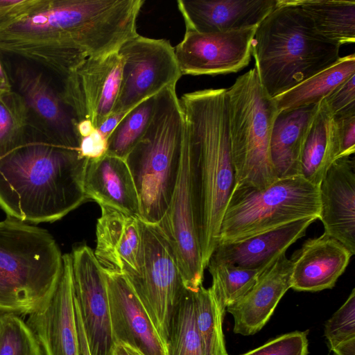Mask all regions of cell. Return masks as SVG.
<instances>
[{
  "label": "cell",
  "instance_id": "cell-1",
  "mask_svg": "<svg viewBox=\"0 0 355 355\" xmlns=\"http://www.w3.org/2000/svg\"><path fill=\"white\" fill-rule=\"evenodd\" d=\"M144 0H42L0 28V51L38 64L60 82L87 58L105 57L137 35Z\"/></svg>",
  "mask_w": 355,
  "mask_h": 355
},
{
  "label": "cell",
  "instance_id": "cell-2",
  "mask_svg": "<svg viewBox=\"0 0 355 355\" xmlns=\"http://www.w3.org/2000/svg\"><path fill=\"white\" fill-rule=\"evenodd\" d=\"M87 160L28 125L23 140L0 155V208L27 223L61 219L87 201Z\"/></svg>",
  "mask_w": 355,
  "mask_h": 355
},
{
  "label": "cell",
  "instance_id": "cell-3",
  "mask_svg": "<svg viewBox=\"0 0 355 355\" xmlns=\"http://www.w3.org/2000/svg\"><path fill=\"white\" fill-rule=\"evenodd\" d=\"M184 120L202 263L207 268L218 245L224 213L235 184L226 89L184 94Z\"/></svg>",
  "mask_w": 355,
  "mask_h": 355
},
{
  "label": "cell",
  "instance_id": "cell-4",
  "mask_svg": "<svg viewBox=\"0 0 355 355\" xmlns=\"http://www.w3.org/2000/svg\"><path fill=\"white\" fill-rule=\"evenodd\" d=\"M340 47L318 33L295 0H278L257 27L252 55L261 84L274 98L337 62Z\"/></svg>",
  "mask_w": 355,
  "mask_h": 355
},
{
  "label": "cell",
  "instance_id": "cell-5",
  "mask_svg": "<svg viewBox=\"0 0 355 355\" xmlns=\"http://www.w3.org/2000/svg\"><path fill=\"white\" fill-rule=\"evenodd\" d=\"M62 255L46 230L8 216L0 221V312L28 315L46 306Z\"/></svg>",
  "mask_w": 355,
  "mask_h": 355
},
{
  "label": "cell",
  "instance_id": "cell-6",
  "mask_svg": "<svg viewBox=\"0 0 355 355\" xmlns=\"http://www.w3.org/2000/svg\"><path fill=\"white\" fill-rule=\"evenodd\" d=\"M184 120L175 86L156 95L150 123L125 157L140 206V219L157 225L165 215L180 165Z\"/></svg>",
  "mask_w": 355,
  "mask_h": 355
},
{
  "label": "cell",
  "instance_id": "cell-7",
  "mask_svg": "<svg viewBox=\"0 0 355 355\" xmlns=\"http://www.w3.org/2000/svg\"><path fill=\"white\" fill-rule=\"evenodd\" d=\"M235 184L262 189L277 180L270 159V140L278 110L255 68L226 89Z\"/></svg>",
  "mask_w": 355,
  "mask_h": 355
},
{
  "label": "cell",
  "instance_id": "cell-8",
  "mask_svg": "<svg viewBox=\"0 0 355 355\" xmlns=\"http://www.w3.org/2000/svg\"><path fill=\"white\" fill-rule=\"evenodd\" d=\"M320 210L319 187L300 175L262 189L234 185L218 244L243 241L303 218H319Z\"/></svg>",
  "mask_w": 355,
  "mask_h": 355
},
{
  "label": "cell",
  "instance_id": "cell-9",
  "mask_svg": "<svg viewBox=\"0 0 355 355\" xmlns=\"http://www.w3.org/2000/svg\"><path fill=\"white\" fill-rule=\"evenodd\" d=\"M128 282L166 347L172 318L186 288L174 251L157 225L143 222L142 265L139 275Z\"/></svg>",
  "mask_w": 355,
  "mask_h": 355
},
{
  "label": "cell",
  "instance_id": "cell-10",
  "mask_svg": "<svg viewBox=\"0 0 355 355\" xmlns=\"http://www.w3.org/2000/svg\"><path fill=\"white\" fill-rule=\"evenodd\" d=\"M117 52L123 59V68L112 113L128 112L164 88L176 86L182 76L168 40L137 34L124 42Z\"/></svg>",
  "mask_w": 355,
  "mask_h": 355
},
{
  "label": "cell",
  "instance_id": "cell-11",
  "mask_svg": "<svg viewBox=\"0 0 355 355\" xmlns=\"http://www.w3.org/2000/svg\"><path fill=\"white\" fill-rule=\"evenodd\" d=\"M123 59L117 51L105 57H87L62 80L61 97L76 121H92L97 129L112 113L121 82Z\"/></svg>",
  "mask_w": 355,
  "mask_h": 355
},
{
  "label": "cell",
  "instance_id": "cell-12",
  "mask_svg": "<svg viewBox=\"0 0 355 355\" xmlns=\"http://www.w3.org/2000/svg\"><path fill=\"white\" fill-rule=\"evenodd\" d=\"M75 300L91 355H113L106 275L87 245L70 253Z\"/></svg>",
  "mask_w": 355,
  "mask_h": 355
},
{
  "label": "cell",
  "instance_id": "cell-13",
  "mask_svg": "<svg viewBox=\"0 0 355 355\" xmlns=\"http://www.w3.org/2000/svg\"><path fill=\"white\" fill-rule=\"evenodd\" d=\"M257 27L210 33L186 30L174 47L182 74L216 76L242 70L251 60Z\"/></svg>",
  "mask_w": 355,
  "mask_h": 355
},
{
  "label": "cell",
  "instance_id": "cell-14",
  "mask_svg": "<svg viewBox=\"0 0 355 355\" xmlns=\"http://www.w3.org/2000/svg\"><path fill=\"white\" fill-rule=\"evenodd\" d=\"M26 322L42 355H82L70 254L62 255V270L48 304L42 309L29 314Z\"/></svg>",
  "mask_w": 355,
  "mask_h": 355
},
{
  "label": "cell",
  "instance_id": "cell-15",
  "mask_svg": "<svg viewBox=\"0 0 355 355\" xmlns=\"http://www.w3.org/2000/svg\"><path fill=\"white\" fill-rule=\"evenodd\" d=\"M94 256L107 274L137 277L143 259V222L137 216L101 206Z\"/></svg>",
  "mask_w": 355,
  "mask_h": 355
},
{
  "label": "cell",
  "instance_id": "cell-16",
  "mask_svg": "<svg viewBox=\"0 0 355 355\" xmlns=\"http://www.w3.org/2000/svg\"><path fill=\"white\" fill-rule=\"evenodd\" d=\"M17 92L24 100L29 125L59 144L78 150L76 121L59 89L42 73L21 66L16 70Z\"/></svg>",
  "mask_w": 355,
  "mask_h": 355
},
{
  "label": "cell",
  "instance_id": "cell-17",
  "mask_svg": "<svg viewBox=\"0 0 355 355\" xmlns=\"http://www.w3.org/2000/svg\"><path fill=\"white\" fill-rule=\"evenodd\" d=\"M105 275L114 343L143 355H166L162 339L126 278L122 275Z\"/></svg>",
  "mask_w": 355,
  "mask_h": 355
},
{
  "label": "cell",
  "instance_id": "cell-18",
  "mask_svg": "<svg viewBox=\"0 0 355 355\" xmlns=\"http://www.w3.org/2000/svg\"><path fill=\"white\" fill-rule=\"evenodd\" d=\"M319 218L324 233L355 254V166L350 157L335 160L319 185Z\"/></svg>",
  "mask_w": 355,
  "mask_h": 355
},
{
  "label": "cell",
  "instance_id": "cell-19",
  "mask_svg": "<svg viewBox=\"0 0 355 355\" xmlns=\"http://www.w3.org/2000/svg\"><path fill=\"white\" fill-rule=\"evenodd\" d=\"M293 261L282 253L266 268L252 288L226 311L234 318L235 334L257 333L272 315L279 300L291 287Z\"/></svg>",
  "mask_w": 355,
  "mask_h": 355
},
{
  "label": "cell",
  "instance_id": "cell-20",
  "mask_svg": "<svg viewBox=\"0 0 355 355\" xmlns=\"http://www.w3.org/2000/svg\"><path fill=\"white\" fill-rule=\"evenodd\" d=\"M278 0H197L177 1L186 30L220 33L257 26Z\"/></svg>",
  "mask_w": 355,
  "mask_h": 355
},
{
  "label": "cell",
  "instance_id": "cell-21",
  "mask_svg": "<svg viewBox=\"0 0 355 355\" xmlns=\"http://www.w3.org/2000/svg\"><path fill=\"white\" fill-rule=\"evenodd\" d=\"M352 256L340 241L324 232L307 239L291 257V288L315 292L333 288Z\"/></svg>",
  "mask_w": 355,
  "mask_h": 355
},
{
  "label": "cell",
  "instance_id": "cell-22",
  "mask_svg": "<svg viewBox=\"0 0 355 355\" xmlns=\"http://www.w3.org/2000/svg\"><path fill=\"white\" fill-rule=\"evenodd\" d=\"M84 191L87 201L139 218V196L125 159L105 154L97 159H88Z\"/></svg>",
  "mask_w": 355,
  "mask_h": 355
},
{
  "label": "cell",
  "instance_id": "cell-23",
  "mask_svg": "<svg viewBox=\"0 0 355 355\" xmlns=\"http://www.w3.org/2000/svg\"><path fill=\"white\" fill-rule=\"evenodd\" d=\"M318 219L303 218L243 241L218 244L210 258L248 269L268 267Z\"/></svg>",
  "mask_w": 355,
  "mask_h": 355
},
{
  "label": "cell",
  "instance_id": "cell-24",
  "mask_svg": "<svg viewBox=\"0 0 355 355\" xmlns=\"http://www.w3.org/2000/svg\"><path fill=\"white\" fill-rule=\"evenodd\" d=\"M320 103L278 113L270 140V159L277 179L300 175L304 144Z\"/></svg>",
  "mask_w": 355,
  "mask_h": 355
},
{
  "label": "cell",
  "instance_id": "cell-25",
  "mask_svg": "<svg viewBox=\"0 0 355 355\" xmlns=\"http://www.w3.org/2000/svg\"><path fill=\"white\" fill-rule=\"evenodd\" d=\"M339 152L336 122L323 99L306 137L301 155L300 175L319 187L329 166L339 158Z\"/></svg>",
  "mask_w": 355,
  "mask_h": 355
},
{
  "label": "cell",
  "instance_id": "cell-26",
  "mask_svg": "<svg viewBox=\"0 0 355 355\" xmlns=\"http://www.w3.org/2000/svg\"><path fill=\"white\" fill-rule=\"evenodd\" d=\"M354 75V53L340 57L330 67L274 97L278 112L317 104Z\"/></svg>",
  "mask_w": 355,
  "mask_h": 355
},
{
  "label": "cell",
  "instance_id": "cell-27",
  "mask_svg": "<svg viewBox=\"0 0 355 355\" xmlns=\"http://www.w3.org/2000/svg\"><path fill=\"white\" fill-rule=\"evenodd\" d=\"M307 15L315 30L327 40L339 45L355 41V1L295 0Z\"/></svg>",
  "mask_w": 355,
  "mask_h": 355
},
{
  "label": "cell",
  "instance_id": "cell-28",
  "mask_svg": "<svg viewBox=\"0 0 355 355\" xmlns=\"http://www.w3.org/2000/svg\"><path fill=\"white\" fill-rule=\"evenodd\" d=\"M269 266L248 269L209 259L207 266L212 278L209 288L224 316L226 308L243 297Z\"/></svg>",
  "mask_w": 355,
  "mask_h": 355
},
{
  "label": "cell",
  "instance_id": "cell-29",
  "mask_svg": "<svg viewBox=\"0 0 355 355\" xmlns=\"http://www.w3.org/2000/svg\"><path fill=\"white\" fill-rule=\"evenodd\" d=\"M166 355H204L198 331L194 291L185 289L170 327Z\"/></svg>",
  "mask_w": 355,
  "mask_h": 355
},
{
  "label": "cell",
  "instance_id": "cell-30",
  "mask_svg": "<svg viewBox=\"0 0 355 355\" xmlns=\"http://www.w3.org/2000/svg\"><path fill=\"white\" fill-rule=\"evenodd\" d=\"M194 299L196 325L203 354L228 355L222 329L224 315L211 288L201 285L194 291Z\"/></svg>",
  "mask_w": 355,
  "mask_h": 355
},
{
  "label": "cell",
  "instance_id": "cell-31",
  "mask_svg": "<svg viewBox=\"0 0 355 355\" xmlns=\"http://www.w3.org/2000/svg\"><path fill=\"white\" fill-rule=\"evenodd\" d=\"M156 95L141 102L120 121L107 139L106 154L125 159L150 123Z\"/></svg>",
  "mask_w": 355,
  "mask_h": 355
},
{
  "label": "cell",
  "instance_id": "cell-32",
  "mask_svg": "<svg viewBox=\"0 0 355 355\" xmlns=\"http://www.w3.org/2000/svg\"><path fill=\"white\" fill-rule=\"evenodd\" d=\"M26 106L21 94L12 90L0 96V155L17 146L28 128Z\"/></svg>",
  "mask_w": 355,
  "mask_h": 355
},
{
  "label": "cell",
  "instance_id": "cell-33",
  "mask_svg": "<svg viewBox=\"0 0 355 355\" xmlns=\"http://www.w3.org/2000/svg\"><path fill=\"white\" fill-rule=\"evenodd\" d=\"M0 355H42L34 334L21 315L0 312Z\"/></svg>",
  "mask_w": 355,
  "mask_h": 355
},
{
  "label": "cell",
  "instance_id": "cell-34",
  "mask_svg": "<svg viewBox=\"0 0 355 355\" xmlns=\"http://www.w3.org/2000/svg\"><path fill=\"white\" fill-rule=\"evenodd\" d=\"M324 336L331 349L336 345L355 338V289L345 302L327 321Z\"/></svg>",
  "mask_w": 355,
  "mask_h": 355
},
{
  "label": "cell",
  "instance_id": "cell-35",
  "mask_svg": "<svg viewBox=\"0 0 355 355\" xmlns=\"http://www.w3.org/2000/svg\"><path fill=\"white\" fill-rule=\"evenodd\" d=\"M306 336L299 331L285 334L241 355H307Z\"/></svg>",
  "mask_w": 355,
  "mask_h": 355
},
{
  "label": "cell",
  "instance_id": "cell-36",
  "mask_svg": "<svg viewBox=\"0 0 355 355\" xmlns=\"http://www.w3.org/2000/svg\"><path fill=\"white\" fill-rule=\"evenodd\" d=\"M324 101L336 119L355 114V75L338 86Z\"/></svg>",
  "mask_w": 355,
  "mask_h": 355
},
{
  "label": "cell",
  "instance_id": "cell-37",
  "mask_svg": "<svg viewBox=\"0 0 355 355\" xmlns=\"http://www.w3.org/2000/svg\"><path fill=\"white\" fill-rule=\"evenodd\" d=\"M42 0H0V28L29 14Z\"/></svg>",
  "mask_w": 355,
  "mask_h": 355
},
{
  "label": "cell",
  "instance_id": "cell-38",
  "mask_svg": "<svg viewBox=\"0 0 355 355\" xmlns=\"http://www.w3.org/2000/svg\"><path fill=\"white\" fill-rule=\"evenodd\" d=\"M335 120L339 138V158L350 157L355 151V114Z\"/></svg>",
  "mask_w": 355,
  "mask_h": 355
},
{
  "label": "cell",
  "instance_id": "cell-39",
  "mask_svg": "<svg viewBox=\"0 0 355 355\" xmlns=\"http://www.w3.org/2000/svg\"><path fill=\"white\" fill-rule=\"evenodd\" d=\"M78 152L87 159H99L107 153V139L95 128L89 135L80 137Z\"/></svg>",
  "mask_w": 355,
  "mask_h": 355
},
{
  "label": "cell",
  "instance_id": "cell-40",
  "mask_svg": "<svg viewBox=\"0 0 355 355\" xmlns=\"http://www.w3.org/2000/svg\"><path fill=\"white\" fill-rule=\"evenodd\" d=\"M128 113V112H127ZM112 113L105 121L97 128L102 135L107 139L112 132L116 127L120 121L127 114Z\"/></svg>",
  "mask_w": 355,
  "mask_h": 355
},
{
  "label": "cell",
  "instance_id": "cell-41",
  "mask_svg": "<svg viewBox=\"0 0 355 355\" xmlns=\"http://www.w3.org/2000/svg\"><path fill=\"white\" fill-rule=\"evenodd\" d=\"M74 301H75L76 319V323H77V327H78V337H79V342H80L81 353H82V355H91L89 350L85 330H84L83 325L82 323L80 311H79L77 303L75 300V297H74Z\"/></svg>",
  "mask_w": 355,
  "mask_h": 355
},
{
  "label": "cell",
  "instance_id": "cell-42",
  "mask_svg": "<svg viewBox=\"0 0 355 355\" xmlns=\"http://www.w3.org/2000/svg\"><path fill=\"white\" fill-rule=\"evenodd\" d=\"M330 349L336 355H355V338L343 341Z\"/></svg>",
  "mask_w": 355,
  "mask_h": 355
},
{
  "label": "cell",
  "instance_id": "cell-43",
  "mask_svg": "<svg viewBox=\"0 0 355 355\" xmlns=\"http://www.w3.org/2000/svg\"><path fill=\"white\" fill-rule=\"evenodd\" d=\"M75 129L80 139V137L89 135L94 130L95 128L90 120L84 119L76 123Z\"/></svg>",
  "mask_w": 355,
  "mask_h": 355
},
{
  "label": "cell",
  "instance_id": "cell-44",
  "mask_svg": "<svg viewBox=\"0 0 355 355\" xmlns=\"http://www.w3.org/2000/svg\"><path fill=\"white\" fill-rule=\"evenodd\" d=\"M12 90L9 77L0 60V96Z\"/></svg>",
  "mask_w": 355,
  "mask_h": 355
},
{
  "label": "cell",
  "instance_id": "cell-45",
  "mask_svg": "<svg viewBox=\"0 0 355 355\" xmlns=\"http://www.w3.org/2000/svg\"><path fill=\"white\" fill-rule=\"evenodd\" d=\"M113 355H131L126 347L121 343H114Z\"/></svg>",
  "mask_w": 355,
  "mask_h": 355
},
{
  "label": "cell",
  "instance_id": "cell-46",
  "mask_svg": "<svg viewBox=\"0 0 355 355\" xmlns=\"http://www.w3.org/2000/svg\"><path fill=\"white\" fill-rule=\"evenodd\" d=\"M125 347H126V349L128 350V352L130 353L131 355H143L142 354H141L139 352H138L136 349L130 348V347H126V346H125Z\"/></svg>",
  "mask_w": 355,
  "mask_h": 355
},
{
  "label": "cell",
  "instance_id": "cell-47",
  "mask_svg": "<svg viewBox=\"0 0 355 355\" xmlns=\"http://www.w3.org/2000/svg\"><path fill=\"white\" fill-rule=\"evenodd\" d=\"M334 355H336V354H334Z\"/></svg>",
  "mask_w": 355,
  "mask_h": 355
}]
</instances>
